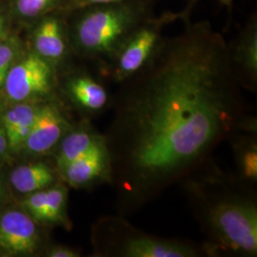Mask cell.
I'll use <instances>...</instances> for the list:
<instances>
[{
  "instance_id": "cell-1",
  "label": "cell",
  "mask_w": 257,
  "mask_h": 257,
  "mask_svg": "<svg viewBox=\"0 0 257 257\" xmlns=\"http://www.w3.org/2000/svg\"><path fill=\"white\" fill-rule=\"evenodd\" d=\"M183 23L112 97L104 135L125 217L212 159L248 112L225 37L209 20Z\"/></svg>"
},
{
  "instance_id": "cell-2",
  "label": "cell",
  "mask_w": 257,
  "mask_h": 257,
  "mask_svg": "<svg viewBox=\"0 0 257 257\" xmlns=\"http://www.w3.org/2000/svg\"><path fill=\"white\" fill-rule=\"evenodd\" d=\"M179 185L205 235V256L256 257V187L225 172L213 159Z\"/></svg>"
},
{
  "instance_id": "cell-3",
  "label": "cell",
  "mask_w": 257,
  "mask_h": 257,
  "mask_svg": "<svg viewBox=\"0 0 257 257\" xmlns=\"http://www.w3.org/2000/svg\"><path fill=\"white\" fill-rule=\"evenodd\" d=\"M154 0H128L88 6L68 14L72 50L102 71L133 30L154 14Z\"/></svg>"
},
{
  "instance_id": "cell-4",
  "label": "cell",
  "mask_w": 257,
  "mask_h": 257,
  "mask_svg": "<svg viewBox=\"0 0 257 257\" xmlns=\"http://www.w3.org/2000/svg\"><path fill=\"white\" fill-rule=\"evenodd\" d=\"M99 257H203L201 245L185 239L157 236L133 226L123 215H107L92 231Z\"/></svg>"
},
{
  "instance_id": "cell-5",
  "label": "cell",
  "mask_w": 257,
  "mask_h": 257,
  "mask_svg": "<svg viewBox=\"0 0 257 257\" xmlns=\"http://www.w3.org/2000/svg\"><path fill=\"white\" fill-rule=\"evenodd\" d=\"M180 20L179 12L165 11L148 17L128 35L104 69V75L119 85L138 74L155 56L165 39L167 26Z\"/></svg>"
},
{
  "instance_id": "cell-6",
  "label": "cell",
  "mask_w": 257,
  "mask_h": 257,
  "mask_svg": "<svg viewBox=\"0 0 257 257\" xmlns=\"http://www.w3.org/2000/svg\"><path fill=\"white\" fill-rule=\"evenodd\" d=\"M57 70L34 51L19 57L10 69L2 90L10 100L31 102L54 97Z\"/></svg>"
},
{
  "instance_id": "cell-7",
  "label": "cell",
  "mask_w": 257,
  "mask_h": 257,
  "mask_svg": "<svg viewBox=\"0 0 257 257\" xmlns=\"http://www.w3.org/2000/svg\"><path fill=\"white\" fill-rule=\"evenodd\" d=\"M67 16L62 11H55L37 19L32 29V46L56 70L62 66L72 50Z\"/></svg>"
},
{
  "instance_id": "cell-8",
  "label": "cell",
  "mask_w": 257,
  "mask_h": 257,
  "mask_svg": "<svg viewBox=\"0 0 257 257\" xmlns=\"http://www.w3.org/2000/svg\"><path fill=\"white\" fill-rule=\"evenodd\" d=\"M72 128L61 106L52 97L40 102L33 128L23 146L31 155L46 156Z\"/></svg>"
},
{
  "instance_id": "cell-9",
  "label": "cell",
  "mask_w": 257,
  "mask_h": 257,
  "mask_svg": "<svg viewBox=\"0 0 257 257\" xmlns=\"http://www.w3.org/2000/svg\"><path fill=\"white\" fill-rule=\"evenodd\" d=\"M37 223L27 212L12 210L0 217V251L8 255H31L41 247Z\"/></svg>"
},
{
  "instance_id": "cell-10",
  "label": "cell",
  "mask_w": 257,
  "mask_h": 257,
  "mask_svg": "<svg viewBox=\"0 0 257 257\" xmlns=\"http://www.w3.org/2000/svg\"><path fill=\"white\" fill-rule=\"evenodd\" d=\"M230 64L242 89L257 92V15L254 13L228 43Z\"/></svg>"
},
{
  "instance_id": "cell-11",
  "label": "cell",
  "mask_w": 257,
  "mask_h": 257,
  "mask_svg": "<svg viewBox=\"0 0 257 257\" xmlns=\"http://www.w3.org/2000/svg\"><path fill=\"white\" fill-rule=\"evenodd\" d=\"M62 92L74 107L90 116L99 115L111 108L113 95L92 74H68L62 82Z\"/></svg>"
},
{
  "instance_id": "cell-12",
  "label": "cell",
  "mask_w": 257,
  "mask_h": 257,
  "mask_svg": "<svg viewBox=\"0 0 257 257\" xmlns=\"http://www.w3.org/2000/svg\"><path fill=\"white\" fill-rule=\"evenodd\" d=\"M58 175L74 188L110 185L111 165L107 143L66 166Z\"/></svg>"
},
{
  "instance_id": "cell-13",
  "label": "cell",
  "mask_w": 257,
  "mask_h": 257,
  "mask_svg": "<svg viewBox=\"0 0 257 257\" xmlns=\"http://www.w3.org/2000/svg\"><path fill=\"white\" fill-rule=\"evenodd\" d=\"M71 128L57 145L55 152V170L57 174L74 160L106 144L105 135L88 125Z\"/></svg>"
},
{
  "instance_id": "cell-14",
  "label": "cell",
  "mask_w": 257,
  "mask_h": 257,
  "mask_svg": "<svg viewBox=\"0 0 257 257\" xmlns=\"http://www.w3.org/2000/svg\"><path fill=\"white\" fill-rule=\"evenodd\" d=\"M228 141L235 166L233 174L241 181L256 187L257 134L234 131Z\"/></svg>"
},
{
  "instance_id": "cell-15",
  "label": "cell",
  "mask_w": 257,
  "mask_h": 257,
  "mask_svg": "<svg viewBox=\"0 0 257 257\" xmlns=\"http://www.w3.org/2000/svg\"><path fill=\"white\" fill-rule=\"evenodd\" d=\"M39 104L19 102L3 115L2 125L6 133L8 148L11 150L16 151L24 145L33 128Z\"/></svg>"
},
{
  "instance_id": "cell-16",
  "label": "cell",
  "mask_w": 257,
  "mask_h": 257,
  "mask_svg": "<svg viewBox=\"0 0 257 257\" xmlns=\"http://www.w3.org/2000/svg\"><path fill=\"white\" fill-rule=\"evenodd\" d=\"M56 170L44 163L36 162L19 166L11 174V183L20 193H35L57 183Z\"/></svg>"
},
{
  "instance_id": "cell-17",
  "label": "cell",
  "mask_w": 257,
  "mask_h": 257,
  "mask_svg": "<svg viewBox=\"0 0 257 257\" xmlns=\"http://www.w3.org/2000/svg\"><path fill=\"white\" fill-rule=\"evenodd\" d=\"M68 189L62 184L55 183L45 189V197L38 224L62 226L70 228L67 215Z\"/></svg>"
},
{
  "instance_id": "cell-18",
  "label": "cell",
  "mask_w": 257,
  "mask_h": 257,
  "mask_svg": "<svg viewBox=\"0 0 257 257\" xmlns=\"http://www.w3.org/2000/svg\"><path fill=\"white\" fill-rule=\"evenodd\" d=\"M65 0H13V11L19 19L26 21L37 19L55 11H61Z\"/></svg>"
},
{
  "instance_id": "cell-19",
  "label": "cell",
  "mask_w": 257,
  "mask_h": 257,
  "mask_svg": "<svg viewBox=\"0 0 257 257\" xmlns=\"http://www.w3.org/2000/svg\"><path fill=\"white\" fill-rule=\"evenodd\" d=\"M20 42L15 36L8 37L0 43V90H2L10 69L19 58Z\"/></svg>"
},
{
  "instance_id": "cell-20",
  "label": "cell",
  "mask_w": 257,
  "mask_h": 257,
  "mask_svg": "<svg viewBox=\"0 0 257 257\" xmlns=\"http://www.w3.org/2000/svg\"><path fill=\"white\" fill-rule=\"evenodd\" d=\"M122 1H128V0H65L64 5L61 11L66 14H70L74 11L82 9L88 6L116 3V2H122Z\"/></svg>"
},
{
  "instance_id": "cell-21",
  "label": "cell",
  "mask_w": 257,
  "mask_h": 257,
  "mask_svg": "<svg viewBox=\"0 0 257 257\" xmlns=\"http://www.w3.org/2000/svg\"><path fill=\"white\" fill-rule=\"evenodd\" d=\"M202 0H188L187 1V4L185 5L183 10L179 11V14H180V21L185 22L189 19H191V15L193 14V11L195 6L201 2ZM219 3H220L222 6H225L226 8L228 9H231L232 7V4H233V1L234 0H217Z\"/></svg>"
},
{
  "instance_id": "cell-22",
  "label": "cell",
  "mask_w": 257,
  "mask_h": 257,
  "mask_svg": "<svg viewBox=\"0 0 257 257\" xmlns=\"http://www.w3.org/2000/svg\"><path fill=\"white\" fill-rule=\"evenodd\" d=\"M46 256L48 257H78L80 256L79 252L74 248L67 246H51L47 249Z\"/></svg>"
},
{
  "instance_id": "cell-23",
  "label": "cell",
  "mask_w": 257,
  "mask_h": 257,
  "mask_svg": "<svg viewBox=\"0 0 257 257\" xmlns=\"http://www.w3.org/2000/svg\"><path fill=\"white\" fill-rule=\"evenodd\" d=\"M8 19L4 12L0 9V43L9 37L8 35Z\"/></svg>"
},
{
  "instance_id": "cell-24",
  "label": "cell",
  "mask_w": 257,
  "mask_h": 257,
  "mask_svg": "<svg viewBox=\"0 0 257 257\" xmlns=\"http://www.w3.org/2000/svg\"><path fill=\"white\" fill-rule=\"evenodd\" d=\"M7 149H8V141H7L6 133L2 125V122H0V157L5 155Z\"/></svg>"
},
{
  "instance_id": "cell-25",
  "label": "cell",
  "mask_w": 257,
  "mask_h": 257,
  "mask_svg": "<svg viewBox=\"0 0 257 257\" xmlns=\"http://www.w3.org/2000/svg\"><path fill=\"white\" fill-rule=\"evenodd\" d=\"M1 194H2V184H1V181H0V199H1Z\"/></svg>"
}]
</instances>
